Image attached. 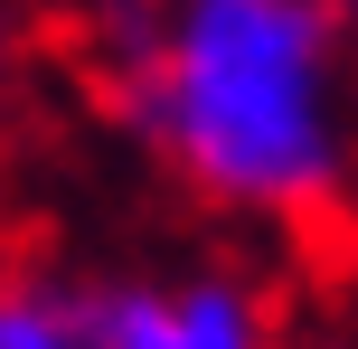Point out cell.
Returning <instances> with one entry per match:
<instances>
[{"label": "cell", "mask_w": 358, "mask_h": 349, "mask_svg": "<svg viewBox=\"0 0 358 349\" xmlns=\"http://www.w3.org/2000/svg\"><path fill=\"white\" fill-rule=\"evenodd\" d=\"M19 38H29V10H19V0H0V85L19 76Z\"/></svg>", "instance_id": "5"}, {"label": "cell", "mask_w": 358, "mask_h": 349, "mask_svg": "<svg viewBox=\"0 0 358 349\" xmlns=\"http://www.w3.org/2000/svg\"><path fill=\"white\" fill-rule=\"evenodd\" d=\"M273 349H358V321H292Z\"/></svg>", "instance_id": "4"}, {"label": "cell", "mask_w": 358, "mask_h": 349, "mask_svg": "<svg viewBox=\"0 0 358 349\" xmlns=\"http://www.w3.org/2000/svg\"><path fill=\"white\" fill-rule=\"evenodd\" d=\"M330 19H340V38H349V57H358V0H321Z\"/></svg>", "instance_id": "6"}, {"label": "cell", "mask_w": 358, "mask_h": 349, "mask_svg": "<svg viewBox=\"0 0 358 349\" xmlns=\"http://www.w3.org/2000/svg\"><path fill=\"white\" fill-rule=\"evenodd\" d=\"M349 218H358V208H349Z\"/></svg>", "instance_id": "7"}, {"label": "cell", "mask_w": 358, "mask_h": 349, "mask_svg": "<svg viewBox=\"0 0 358 349\" xmlns=\"http://www.w3.org/2000/svg\"><path fill=\"white\" fill-rule=\"evenodd\" d=\"M0 349H94V331H85V283L0 274Z\"/></svg>", "instance_id": "3"}, {"label": "cell", "mask_w": 358, "mask_h": 349, "mask_svg": "<svg viewBox=\"0 0 358 349\" xmlns=\"http://www.w3.org/2000/svg\"><path fill=\"white\" fill-rule=\"evenodd\" d=\"M94 66L142 161L198 208L273 236L358 208V57L321 0H132Z\"/></svg>", "instance_id": "1"}, {"label": "cell", "mask_w": 358, "mask_h": 349, "mask_svg": "<svg viewBox=\"0 0 358 349\" xmlns=\"http://www.w3.org/2000/svg\"><path fill=\"white\" fill-rule=\"evenodd\" d=\"M85 331L94 349H273L292 312L255 264L189 255V264H132V274L85 283Z\"/></svg>", "instance_id": "2"}]
</instances>
